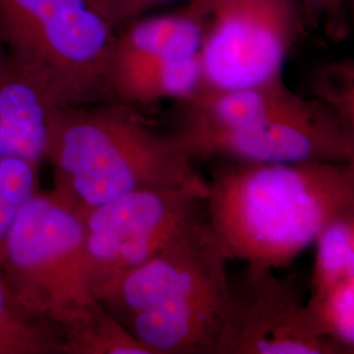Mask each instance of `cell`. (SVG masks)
I'll list each match as a JSON object with an SVG mask.
<instances>
[{"label": "cell", "mask_w": 354, "mask_h": 354, "mask_svg": "<svg viewBox=\"0 0 354 354\" xmlns=\"http://www.w3.org/2000/svg\"><path fill=\"white\" fill-rule=\"evenodd\" d=\"M354 210V163L235 162L207 181L205 218L230 260L291 264L337 215Z\"/></svg>", "instance_id": "6da1fadb"}, {"label": "cell", "mask_w": 354, "mask_h": 354, "mask_svg": "<svg viewBox=\"0 0 354 354\" xmlns=\"http://www.w3.org/2000/svg\"><path fill=\"white\" fill-rule=\"evenodd\" d=\"M193 160L174 133L153 129L134 106L113 100L58 106L45 152L51 189L84 216L136 190L203 184Z\"/></svg>", "instance_id": "7a4b0ae2"}, {"label": "cell", "mask_w": 354, "mask_h": 354, "mask_svg": "<svg viewBox=\"0 0 354 354\" xmlns=\"http://www.w3.org/2000/svg\"><path fill=\"white\" fill-rule=\"evenodd\" d=\"M178 102L172 133L193 159L354 163V131L324 104L292 92L282 76L234 91L201 86Z\"/></svg>", "instance_id": "3957f363"}, {"label": "cell", "mask_w": 354, "mask_h": 354, "mask_svg": "<svg viewBox=\"0 0 354 354\" xmlns=\"http://www.w3.org/2000/svg\"><path fill=\"white\" fill-rule=\"evenodd\" d=\"M227 261L203 213L100 304L151 354H213L227 306Z\"/></svg>", "instance_id": "277c9868"}, {"label": "cell", "mask_w": 354, "mask_h": 354, "mask_svg": "<svg viewBox=\"0 0 354 354\" xmlns=\"http://www.w3.org/2000/svg\"><path fill=\"white\" fill-rule=\"evenodd\" d=\"M114 35L89 0H0L8 62L37 79L59 106L111 102Z\"/></svg>", "instance_id": "5b68a950"}, {"label": "cell", "mask_w": 354, "mask_h": 354, "mask_svg": "<svg viewBox=\"0 0 354 354\" xmlns=\"http://www.w3.org/2000/svg\"><path fill=\"white\" fill-rule=\"evenodd\" d=\"M0 272L20 304L54 327L95 302L84 277V215L55 190H39L13 225Z\"/></svg>", "instance_id": "8992f818"}, {"label": "cell", "mask_w": 354, "mask_h": 354, "mask_svg": "<svg viewBox=\"0 0 354 354\" xmlns=\"http://www.w3.org/2000/svg\"><path fill=\"white\" fill-rule=\"evenodd\" d=\"M207 181L181 188L136 190L84 216V277L102 302L190 219L205 213Z\"/></svg>", "instance_id": "52a82bcc"}, {"label": "cell", "mask_w": 354, "mask_h": 354, "mask_svg": "<svg viewBox=\"0 0 354 354\" xmlns=\"http://www.w3.org/2000/svg\"><path fill=\"white\" fill-rule=\"evenodd\" d=\"M306 30L299 0L234 1L206 28L201 86L234 91L282 76L289 53Z\"/></svg>", "instance_id": "ba28073f"}, {"label": "cell", "mask_w": 354, "mask_h": 354, "mask_svg": "<svg viewBox=\"0 0 354 354\" xmlns=\"http://www.w3.org/2000/svg\"><path fill=\"white\" fill-rule=\"evenodd\" d=\"M295 274L247 264L228 288L226 313L213 354H345L317 337L304 315Z\"/></svg>", "instance_id": "9c48e42d"}, {"label": "cell", "mask_w": 354, "mask_h": 354, "mask_svg": "<svg viewBox=\"0 0 354 354\" xmlns=\"http://www.w3.org/2000/svg\"><path fill=\"white\" fill-rule=\"evenodd\" d=\"M58 106L37 79L8 62L0 74V159L20 158L41 167Z\"/></svg>", "instance_id": "30bf717a"}, {"label": "cell", "mask_w": 354, "mask_h": 354, "mask_svg": "<svg viewBox=\"0 0 354 354\" xmlns=\"http://www.w3.org/2000/svg\"><path fill=\"white\" fill-rule=\"evenodd\" d=\"M201 84L200 54L185 58L111 59L108 62L111 100L130 106L162 100L187 102Z\"/></svg>", "instance_id": "8fae6325"}, {"label": "cell", "mask_w": 354, "mask_h": 354, "mask_svg": "<svg viewBox=\"0 0 354 354\" xmlns=\"http://www.w3.org/2000/svg\"><path fill=\"white\" fill-rule=\"evenodd\" d=\"M121 29L114 35L109 61L193 57L200 54L206 33V26L187 12L138 17Z\"/></svg>", "instance_id": "7c38bea8"}, {"label": "cell", "mask_w": 354, "mask_h": 354, "mask_svg": "<svg viewBox=\"0 0 354 354\" xmlns=\"http://www.w3.org/2000/svg\"><path fill=\"white\" fill-rule=\"evenodd\" d=\"M55 329L59 354H151L99 301L70 311Z\"/></svg>", "instance_id": "4fadbf2b"}, {"label": "cell", "mask_w": 354, "mask_h": 354, "mask_svg": "<svg viewBox=\"0 0 354 354\" xmlns=\"http://www.w3.org/2000/svg\"><path fill=\"white\" fill-rule=\"evenodd\" d=\"M311 332L337 345L345 354L354 352V279L313 288L304 304Z\"/></svg>", "instance_id": "5bb4252c"}, {"label": "cell", "mask_w": 354, "mask_h": 354, "mask_svg": "<svg viewBox=\"0 0 354 354\" xmlns=\"http://www.w3.org/2000/svg\"><path fill=\"white\" fill-rule=\"evenodd\" d=\"M0 354H59L58 330L20 304L1 272Z\"/></svg>", "instance_id": "9a60e30c"}, {"label": "cell", "mask_w": 354, "mask_h": 354, "mask_svg": "<svg viewBox=\"0 0 354 354\" xmlns=\"http://www.w3.org/2000/svg\"><path fill=\"white\" fill-rule=\"evenodd\" d=\"M314 244L317 254L311 289L354 279V210L333 218Z\"/></svg>", "instance_id": "2e32d148"}, {"label": "cell", "mask_w": 354, "mask_h": 354, "mask_svg": "<svg viewBox=\"0 0 354 354\" xmlns=\"http://www.w3.org/2000/svg\"><path fill=\"white\" fill-rule=\"evenodd\" d=\"M39 168L20 158L0 159V264L17 216L39 192Z\"/></svg>", "instance_id": "e0dca14e"}, {"label": "cell", "mask_w": 354, "mask_h": 354, "mask_svg": "<svg viewBox=\"0 0 354 354\" xmlns=\"http://www.w3.org/2000/svg\"><path fill=\"white\" fill-rule=\"evenodd\" d=\"M311 97L324 104L342 125L354 131V62L352 58L330 61L317 67L310 80Z\"/></svg>", "instance_id": "ac0fdd59"}, {"label": "cell", "mask_w": 354, "mask_h": 354, "mask_svg": "<svg viewBox=\"0 0 354 354\" xmlns=\"http://www.w3.org/2000/svg\"><path fill=\"white\" fill-rule=\"evenodd\" d=\"M307 28H323L326 35L340 42L349 35V0H299Z\"/></svg>", "instance_id": "d6986e66"}, {"label": "cell", "mask_w": 354, "mask_h": 354, "mask_svg": "<svg viewBox=\"0 0 354 354\" xmlns=\"http://www.w3.org/2000/svg\"><path fill=\"white\" fill-rule=\"evenodd\" d=\"M169 0H89L114 32L140 17L153 7Z\"/></svg>", "instance_id": "ffe728a7"}, {"label": "cell", "mask_w": 354, "mask_h": 354, "mask_svg": "<svg viewBox=\"0 0 354 354\" xmlns=\"http://www.w3.org/2000/svg\"><path fill=\"white\" fill-rule=\"evenodd\" d=\"M234 1L236 0H189L184 12L188 13L207 28L215 16Z\"/></svg>", "instance_id": "44dd1931"}, {"label": "cell", "mask_w": 354, "mask_h": 354, "mask_svg": "<svg viewBox=\"0 0 354 354\" xmlns=\"http://www.w3.org/2000/svg\"><path fill=\"white\" fill-rule=\"evenodd\" d=\"M8 67V57H7V53L6 49L3 46V42H1V38H0V74Z\"/></svg>", "instance_id": "7402d4cb"}]
</instances>
